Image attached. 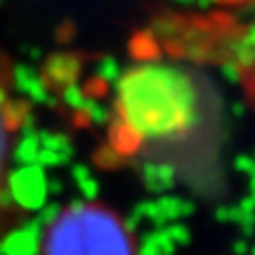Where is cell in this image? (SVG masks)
Segmentation results:
<instances>
[{"mask_svg":"<svg viewBox=\"0 0 255 255\" xmlns=\"http://www.w3.org/2000/svg\"><path fill=\"white\" fill-rule=\"evenodd\" d=\"M200 111L194 77L170 62H138L119 77L113 126L126 145L166 142L191 130Z\"/></svg>","mask_w":255,"mask_h":255,"instance_id":"cell-1","label":"cell"},{"mask_svg":"<svg viewBox=\"0 0 255 255\" xmlns=\"http://www.w3.org/2000/svg\"><path fill=\"white\" fill-rule=\"evenodd\" d=\"M38 255H138L132 226L113 206L68 202L45 223Z\"/></svg>","mask_w":255,"mask_h":255,"instance_id":"cell-2","label":"cell"},{"mask_svg":"<svg viewBox=\"0 0 255 255\" xmlns=\"http://www.w3.org/2000/svg\"><path fill=\"white\" fill-rule=\"evenodd\" d=\"M28 122V100L15 83L13 66L0 55V245L23 223V209L13 185V164Z\"/></svg>","mask_w":255,"mask_h":255,"instance_id":"cell-3","label":"cell"},{"mask_svg":"<svg viewBox=\"0 0 255 255\" xmlns=\"http://www.w3.org/2000/svg\"><path fill=\"white\" fill-rule=\"evenodd\" d=\"M223 51L236 81L241 83L247 98L255 107V26L232 30Z\"/></svg>","mask_w":255,"mask_h":255,"instance_id":"cell-4","label":"cell"},{"mask_svg":"<svg viewBox=\"0 0 255 255\" xmlns=\"http://www.w3.org/2000/svg\"><path fill=\"white\" fill-rule=\"evenodd\" d=\"M221 11H249L255 9V0H206Z\"/></svg>","mask_w":255,"mask_h":255,"instance_id":"cell-5","label":"cell"}]
</instances>
